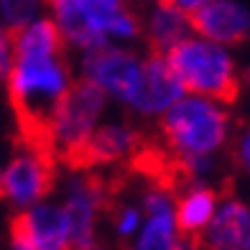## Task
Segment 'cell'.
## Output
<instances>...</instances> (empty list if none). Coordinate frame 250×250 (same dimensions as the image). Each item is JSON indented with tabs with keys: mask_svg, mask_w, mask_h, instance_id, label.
<instances>
[{
	"mask_svg": "<svg viewBox=\"0 0 250 250\" xmlns=\"http://www.w3.org/2000/svg\"><path fill=\"white\" fill-rule=\"evenodd\" d=\"M164 59L176 74L179 84L191 95L217 100L222 105L235 102L240 95V77H237L235 59L220 43L187 36Z\"/></svg>",
	"mask_w": 250,
	"mask_h": 250,
	"instance_id": "obj_3",
	"label": "cell"
},
{
	"mask_svg": "<svg viewBox=\"0 0 250 250\" xmlns=\"http://www.w3.org/2000/svg\"><path fill=\"white\" fill-rule=\"evenodd\" d=\"M230 135V115L222 102L189 95L161 115V146L174 158L181 181H207L217 168V153Z\"/></svg>",
	"mask_w": 250,
	"mask_h": 250,
	"instance_id": "obj_1",
	"label": "cell"
},
{
	"mask_svg": "<svg viewBox=\"0 0 250 250\" xmlns=\"http://www.w3.org/2000/svg\"><path fill=\"white\" fill-rule=\"evenodd\" d=\"M189 23L202 39L225 43H240L250 39V8L237 0H209L189 16Z\"/></svg>",
	"mask_w": 250,
	"mask_h": 250,
	"instance_id": "obj_11",
	"label": "cell"
},
{
	"mask_svg": "<svg viewBox=\"0 0 250 250\" xmlns=\"http://www.w3.org/2000/svg\"><path fill=\"white\" fill-rule=\"evenodd\" d=\"M46 3L64 43H72L84 51L105 43V16L92 0H46Z\"/></svg>",
	"mask_w": 250,
	"mask_h": 250,
	"instance_id": "obj_9",
	"label": "cell"
},
{
	"mask_svg": "<svg viewBox=\"0 0 250 250\" xmlns=\"http://www.w3.org/2000/svg\"><path fill=\"white\" fill-rule=\"evenodd\" d=\"M199 243L202 250H250V204L232 194H222Z\"/></svg>",
	"mask_w": 250,
	"mask_h": 250,
	"instance_id": "obj_12",
	"label": "cell"
},
{
	"mask_svg": "<svg viewBox=\"0 0 250 250\" xmlns=\"http://www.w3.org/2000/svg\"><path fill=\"white\" fill-rule=\"evenodd\" d=\"M95 250H97V248H95Z\"/></svg>",
	"mask_w": 250,
	"mask_h": 250,
	"instance_id": "obj_26",
	"label": "cell"
},
{
	"mask_svg": "<svg viewBox=\"0 0 250 250\" xmlns=\"http://www.w3.org/2000/svg\"><path fill=\"white\" fill-rule=\"evenodd\" d=\"M69 250H72V248H69Z\"/></svg>",
	"mask_w": 250,
	"mask_h": 250,
	"instance_id": "obj_27",
	"label": "cell"
},
{
	"mask_svg": "<svg viewBox=\"0 0 250 250\" xmlns=\"http://www.w3.org/2000/svg\"><path fill=\"white\" fill-rule=\"evenodd\" d=\"M141 146H143V138L130 125H125V123L97 125V130L92 133V138H89L87 148L82 153V161H79L77 171L112 166V164H130Z\"/></svg>",
	"mask_w": 250,
	"mask_h": 250,
	"instance_id": "obj_14",
	"label": "cell"
},
{
	"mask_svg": "<svg viewBox=\"0 0 250 250\" xmlns=\"http://www.w3.org/2000/svg\"><path fill=\"white\" fill-rule=\"evenodd\" d=\"M232 156H235V161L250 174V128L243 130V133H240V138L235 141V151H232Z\"/></svg>",
	"mask_w": 250,
	"mask_h": 250,
	"instance_id": "obj_20",
	"label": "cell"
},
{
	"mask_svg": "<svg viewBox=\"0 0 250 250\" xmlns=\"http://www.w3.org/2000/svg\"><path fill=\"white\" fill-rule=\"evenodd\" d=\"M56 164L59 158L49 146L21 138L3 171V197L23 209L43 202L56 181Z\"/></svg>",
	"mask_w": 250,
	"mask_h": 250,
	"instance_id": "obj_6",
	"label": "cell"
},
{
	"mask_svg": "<svg viewBox=\"0 0 250 250\" xmlns=\"http://www.w3.org/2000/svg\"><path fill=\"white\" fill-rule=\"evenodd\" d=\"M10 227L21 230L36 250H69V220L62 204L39 202L33 207H26L21 214H16Z\"/></svg>",
	"mask_w": 250,
	"mask_h": 250,
	"instance_id": "obj_13",
	"label": "cell"
},
{
	"mask_svg": "<svg viewBox=\"0 0 250 250\" xmlns=\"http://www.w3.org/2000/svg\"><path fill=\"white\" fill-rule=\"evenodd\" d=\"M220 189H214L207 181H189L176 194V227L187 237H199L209 227L214 212L220 204Z\"/></svg>",
	"mask_w": 250,
	"mask_h": 250,
	"instance_id": "obj_15",
	"label": "cell"
},
{
	"mask_svg": "<svg viewBox=\"0 0 250 250\" xmlns=\"http://www.w3.org/2000/svg\"><path fill=\"white\" fill-rule=\"evenodd\" d=\"M184 97V87L179 84L176 74L171 72V66L166 64L161 54H148L143 59V72H141V84L135 89V97L130 100V105L138 115H158L174 105L176 100Z\"/></svg>",
	"mask_w": 250,
	"mask_h": 250,
	"instance_id": "obj_10",
	"label": "cell"
},
{
	"mask_svg": "<svg viewBox=\"0 0 250 250\" xmlns=\"http://www.w3.org/2000/svg\"><path fill=\"white\" fill-rule=\"evenodd\" d=\"M16 59V46H13V33L0 26V82L8 79L10 69H13Z\"/></svg>",
	"mask_w": 250,
	"mask_h": 250,
	"instance_id": "obj_19",
	"label": "cell"
},
{
	"mask_svg": "<svg viewBox=\"0 0 250 250\" xmlns=\"http://www.w3.org/2000/svg\"><path fill=\"white\" fill-rule=\"evenodd\" d=\"M115 184L97 174L95 168L79 171L64 194V212L69 220V237L72 250H95L97 248V225L100 217L107 214L110 207L115 204L112 199Z\"/></svg>",
	"mask_w": 250,
	"mask_h": 250,
	"instance_id": "obj_5",
	"label": "cell"
},
{
	"mask_svg": "<svg viewBox=\"0 0 250 250\" xmlns=\"http://www.w3.org/2000/svg\"><path fill=\"white\" fill-rule=\"evenodd\" d=\"M141 207L143 225L130 240V250H174L181 237L176 227V189L148 181Z\"/></svg>",
	"mask_w": 250,
	"mask_h": 250,
	"instance_id": "obj_8",
	"label": "cell"
},
{
	"mask_svg": "<svg viewBox=\"0 0 250 250\" xmlns=\"http://www.w3.org/2000/svg\"><path fill=\"white\" fill-rule=\"evenodd\" d=\"M0 197H3V171H0Z\"/></svg>",
	"mask_w": 250,
	"mask_h": 250,
	"instance_id": "obj_25",
	"label": "cell"
},
{
	"mask_svg": "<svg viewBox=\"0 0 250 250\" xmlns=\"http://www.w3.org/2000/svg\"><path fill=\"white\" fill-rule=\"evenodd\" d=\"M41 0H0V26L8 28L10 33L21 31L36 21Z\"/></svg>",
	"mask_w": 250,
	"mask_h": 250,
	"instance_id": "obj_17",
	"label": "cell"
},
{
	"mask_svg": "<svg viewBox=\"0 0 250 250\" xmlns=\"http://www.w3.org/2000/svg\"><path fill=\"white\" fill-rule=\"evenodd\" d=\"M166 3H171L174 8H179L181 13L191 16V13H194V10H199L204 3H209V0H166Z\"/></svg>",
	"mask_w": 250,
	"mask_h": 250,
	"instance_id": "obj_22",
	"label": "cell"
},
{
	"mask_svg": "<svg viewBox=\"0 0 250 250\" xmlns=\"http://www.w3.org/2000/svg\"><path fill=\"white\" fill-rule=\"evenodd\" d=\"M138 5H153V3H161V0H135Z\"/></svg>",
	"mask_w": 250,
	"mask_h": 250,
	"instance_id": "obj_24",
	"label": "cell"
},
{
	"mask_svg": "<svg viewBox=\"0 0 250 250\" xmlns=\"http://www.w3.org/2000/svg\"><path fill=\"white\" fill-rule=\"evenodd\" d=\"M110 214H112L115 235L120 240H133L138 235L143 225V207H138V204H112Z\"/></svg>",
	"mask_w": 250,
	"mask_h": 250,
	"instance_id": "obj_18",
	"label": "cell"
},
{
	"mask_svg": "<svg viewBox=\"0 0 250 250\" xmlns=\"http://www.w3.org/2000/svg\"><path fill=\"white\" fill-rule=\"evenodd\" d=\"M69 87L72 79L64 51H16L8 74V95L21 138L51 148V120Z\"/></svg>",
	"mask_w": 250,
	"mask_h": 250,
	"instance_id": "obj_2",
	"label": "cell"
},
{
	"mask_svg": "<svg viewBox=\"0 0 250 250\" xmlns=\"http://www.w3.org/2000/svg\"><path fill=\"white\" fill-rule=\"evenodd\" d=\"M141 72H143V59H138L128 49L102 43V46L84 51L82 62L84 79L100 87L105 95L125 102V105H130V100L135 97V89L141 84Z\"/></svg>",
	"mask_w": 250,
	"mask_h": 250,
	"instance_id": "obj_7",
	"label": "cell"
},
{
	"mask_svg": "<svg viewBox=\"0 0 250 250\" xmlns=\"http://www.w3.org/2000/svg\"><path fill=\"white\" fill-rule=\"evenodd\" d=\"M105 92L87 79L72 82L51 120V148L59 161L79 168L82 153L105 112Z\"/></svg>",
	"mask_w": 250,
	"mask_h": 250,
	"instance_id": "obj_4",
	"label": "cell"
},
{
	"mask_svg": "<svg viewBox=\"0 0 250 250\" xmlns=\"http://www.w3.org/2000/svg\"><path fill=\"white\" fill-rule=\"evenodd\" d=\"M174 250H202V243H199V240H194V237H187V235H181Z\"/></svg>",
	"mask_w": 250,
	"mask_h": 250,
	"instance_id": "obj_23",
	"label": "cell"
},
{
	"mask_svg": "<svg viewBox=\"0 0 250 250\" xmlns=\"http://www.w3.org/2000/svg\"><path fill=\"white\" fill-rule=\"evenodd\" d=\"M10 250H36V248H33V243L21 230L10 227Z\"/></svg>",
	"mask_w": 250,
	"mask_h": 250,
	"instance_id": "obj_21",
	"label": "cell"
},
{
	"mask_svg": "<svg viewBox=\"0 0 250 250\" xmlns=\"http://www.w3.org/2000/svg\"><path fill=\"white\" fill-rule=\"evenodd\" d=\"M189 16L181 13L179 8H174L171 3H153L148 5V13L143 21V31L148 39V51L151 54H161L166 56L179 41H184L189 36Z\"/></svg>",
	"mask_w": 250,
	"mask_h": 250,
	"instance_id": "obj_16",
	"label": "cell"
}]
</instances>
